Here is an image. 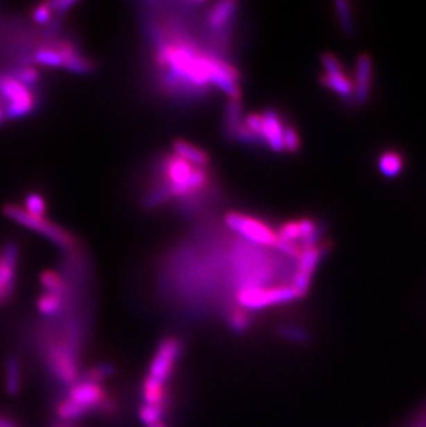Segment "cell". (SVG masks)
I'll return each instance as SVG.
<instances>
[{
  "mask_svg": "<svg viewBox=\"0 0 426 427\" xmlns=\"http://www.w3.org/2000/svg\"><path fill=\"white\" fill-rule=\"evenodd\" d=\"M298 299L299 296L291 284L270 288H248L237 293V304L246 313L285 304Z\"/></svg>",
  "mask_w": 426,
  "mask_h": 427,
  "instance_id": "6da1fadb",
  "label": "cell"
},
{
  "mask_svg": "<svg viewBox=\"0 0 426 427\" xmlns=\"http://www.w3.org/2000/svg\"><path fill=\"white\" fill-rule=\"evenodd\" d=\"M182 354H183L182 340L178 338H167L158 345L157 351L150 363L146 378L167 387V385L175 375Z\"/></svg>",
  "mask_w": 426,
  "mask_h": 427,
  "instance_id": "7a4b0ae2",
  "label": "cell"
},
{
  "mask_svg": "<svg viewBox=\"0 0 426 427\" xmlns=\"http://www.w3.org/2000/svg\"><path fill=\"white\" fill-rule=\"evenodd\" d=\"M224 224L231 231H234L235 234L241 235L244 239L255 245L273 246L278 238L277 234L269 225L244 214L235 212L225 214Z\"/></svg>",
  "mask_w": 426,
  "mask_h": 427,
  "instance_id": "3957f363",
  "label": "cell"
},
{
  "mask_svg": "<svg viewBox=\"0 0 426 427\" xmlns=\"http://www.w3.org/2000/svg\"><path fill=\"white\" fill-rule=\"evenodd\" d=\"M3 214H6L8 218L17 221L18 224L47 236L50 241H53L54 243H57L61 247H71L72 243H74L72 236L67 231L60 228L58 225H54V224L46 221L44 218L32 217V216L26 214L24 209H21L15 205H6L3 208Z\"/></svg>",
  "mask_w": 426,
  "mask_h": 427,
  "instance_id": "277c9868",
  "label": "cell"
},
{
  "mask_svg": "<svg viewBox=\"0 0 426 427\" xmlns=\"http://www.w3.org/2000/svg\"><path fill=\"white\" fill-rule=\"evenodd\" d=\"M0 93L8 100L6 116L19 118L31 112L35 107L32 93L15 78H0Z\"/></svg>",
  "mask_w": 426,
  "mask_h": 427,
  "instance_id": "5b68a950",
  "label": "cell"
},
{
  "mask_svg": "<svg viewBox=\"0 0 426 427\" xmlns=\"http://www.w3.org/2000/svg\"><path fill=\"white\" fill-rule=\"evenodd\" d=\"M321 64L325 69L321 83L336 93L342 100H353V82L343 73L342 65L334 54H324Z\"/></svg>",
  "mask_w": 426,
  "mask_h": 427,
  "instance_id": "8992f818",
  "label": "cell"
},
{
  "mask_svg": "<svg viewBox=\"0 0 426 427\" xmlns=\"http://www.w3.org/2000/svg\"><path fill=\"white\" fill-rule=\"evenodd\" d=\"M373 85V60L368 54H360L356 61V72L353 82V103L356 105H366Z\"/></svg>",
  "mask_w": 426,
  "mask_h": 427,
  "instance_id": "52a82bcc",
  "label": "cell"
},
{
  "mask_svg": "<svg viewBox=\"0 0 426 427\" xmlns=\"http://www.w3.org/2000/svg\"><path fill=\"white\" fill-rule=\"evenodd\" d=\"M17 257L18 249L14 243H7L0 253V303L7 300L12 293Z\"/></svg>",
  "mask_w": 426,
  "mask_h": 427,
  "instance_id": "ba28073f",
  "label": "cell"
},
{
  "mask_svg": "<svg viewBox=\"0 0 426 427\" xmlns=\"http://www.w3.org/2000/svg\"><path fill=\"white\" fill-rule=\"evenodd\" d=\"M263 121V132H262V139L263 141L274 151V152H281L284 151V144H282V137H284V130L285 128L281 123V119L275 111H266L262 115Z\"/></svg>",
  "mask_w": 426,
  "mask_h": 427,
  "instance_id": "9c48e42d",
  "label": "cell"
},
{
  "mask_svg": "<svg viewBox=\"0 0 426 427\" xmlns=\"http://www.w3.org/2000/svg\"><path fill=\"white\" fill-rule=\"evenodd\" d=\"M327 249H328V245L321 243V245H317L314 247L302 250V253L298 259L295 272H299V274H303V275H307V277H313V272L316 271L317 265L320 264V261H321L323 256L325 254Z\"/></svg>",
  "mask_w": 426,
  "mask_h": 427,
  "instance_id": "30bf717a",
  "label": "cell"
},
{
  "mask_svg": "<svg viewBox=\"0 0 426 427\" xmlns=\"http://www.w3.org/2000/svg\"><path fill=\"white\" fill-rule=\"evenodd\" d=\"M173 150L176 152V157L182 158L183 161L189 162L190 165H197V168H205L210 164V157L203 150L197 148L196 146L178 140L173 144Z\"/></svg>",
  "mask_w": 426,
  "mask_h": 427,
  "instance_id": "8fae6325",
  "label": "cell"
},
{
  "mask_svg": "<svg viewBox=\"0 0 426 427\" xmlns=\"http://www.w3.org/2000/svg\"><path fill=\"white\" fill-rule=\"evenodd\" d=\"M89 415L90 414L85 408L76 406L75 403L69 401L68 399L60 400L56 406V417L62 425L69 426V424L76 422V421H82Z\"/></svg>",
  "mask_w": 426,
  "mask_h": 427,
  "instance_id": "7c38bea8",
  "label": "cell"
},
{
  "mask_svg": "<svg viewBox=\"0 0 426 427\" xmlns=\"http://www.w3.org/2000/svg\"><path fill=\"white\" fill-rule=\"evenodd\" d=\"M4 385L10 396H17L21 389V367L15 357H7L4 363Z\"/></svg>",
  "mask_w": 426,
  "mask_h": 427,
  "instance_id": "4fadbf2b",
  "label": "cell"
},
{
  "mask_svg": "<svg viewBox=\"0 0 426 427\" xmlns=\"http://www.w3.org/2000/svg\"><path fill=\"white\" fill-rule=\"evenodd\" d=\"M403 165L404 164H403L402 155L398 154V152H393V151L382 154V157L378 161L380 172L388 179L398 177L403 171Z\"/></svg>",
  "mask_w": 426,
  "mask_h": 427,
  "instance_id": "5bb4252c",
  "label": "cell"
},
{
  "mask_svg": "<svg viewBox=\"0 0 426 427\" xmlns=\"http://www.w3.org/2000/svg\"><path fill=\"white\" fill-rule=\"evenodd\" d=\"M235 7H237V3H234V1H220V3H217L213 7L212 11L210 12V17H208L210 25L214 29L223 28L230 21V18L232 17Z\"/></svg>",
  "mask_w": 426,
  "mask_h": 427,
  "instance_id": "9a60e30c",
  "label": "cell"
},
{
  "mask_svg": "<svg viewBox=\"0 0 426 427\" xmlns=\"http://www.w3.org/2000/svg\"><path fill=\"white\" fill-rule=\"evenodd\" d=\"M335 10H336L338 22H339V26H341L343 35L353 36L355 31H356V24H355L350 3L345 1V0H338V1H335Z\"/></svg>",
  "mask_w": 426,
  "mask_h": 427,
  "instance_id": "2e32d148",
  "label": "cell"
},
{
  "mask_svg": "<svg viewBox=\"0 0 426 427\" xmlns=\"http://www.w3.org/2000/svg\"><path fill=\"white\" fill-rule=\"evenodd\" d=\"M225 322L235 333H245L250 326V317L241 308H231L225 314Z\"/></svg>",
  "mask_w": 426,
  "mask_h": 427,
  "instance_id": "e0dca14e",
  "label": "cell"
},
{
  "mask_svg": "<svg viewBox=\"0 0 426 427\" xmlns=\"http://www.w3.org/2000/svg\"><path fill=\"white\" fill-rule=\"evenodd\" d=\"M60 54L62 55L64 67L67 69H69L71 72H75V73H87V72H90V69H92L90 64L85 58L78 55L72 49L67 47L62 51H60Z\"/></svg>",
  "mask_w": 426,
  "mask_h": 427,
  "instance_id": "ac0fdd59",
  "label": "cell"
},
{
  "mask_svg": "<svg viewBox=\"0 0 426 427\" xmlns=\"http://www.w3.org/2000/svg\"><path fill=\"white\" fill-rule=\"evenodd\" d=\"M278 335L296 345H307L312 342V335L306 329L296 325H281L278 328Z\"/></svg>",
  "mask_w": 426,
  "mask_h": 427,
  "instance_id": "d6986e66",
  "label": "cell"
},
{
  "mask_svg": "<svg viewBox=\"0 0 426 427\" xmlns=\"http://www.w3.org/2000/svg\"><path fill=\"white\" fill-rule=\"evenodd\" d=\"M167 412L168 411L162 408L143 404L139 410V419L142 421L143 425H146V427L158 426V425H162V421L167 417Z\"/></svg>",
  "mask_w": 426,
  "mask_h": 427,
  "instance_id": "ffe728a7",
  "label": "cell"
},
{
  "mask_svg": "<svg viewBox=\"0 0 426 427\" xmlns=\"http://www.w3.org/2000/svg\"><path fill=\"white\" fill-rule=\"evenodd\" d=\"M36 307L39 310L40 314L46 315V317H53L56 314H58L62 308V297L57 296V295H51V293H46L43 295L37 303Z\"/></svg>",
  "mask_w": 426,
  "mask_h": 427,
  "instance_id": "44dd1931",
  "label": "cell"
},
{
  "mask_svg": "<svg viewBox=\"0 0 426 427\" xmlns=\"http://www.w3.org/2000/svg\"><path fill=\"white\" fill-rule=\"evenodd\" d=\"M115 375V367L112 364H100L96 367H90L86 372L80 374V379L90 381L94 383H103L105 379Z\"/></svg>",
  "mask_w": 426,
  "mask_h": 427,
  "instance_id": "7402d4cb",
  "label": "cell"
},
{
  "mask_svg": "<svg viewBox=\"0 0 426 427\" xmlns=\"http://www.w3.org/2000/svg\"><path fill=\"white\" fill-rule=\"evenodd\" d=\"M40 282L43 285V288L47 290V293H51V295H57V296H64L65 295V285L64 282L61 281V278L51 272V271H46L42 274L40 277Z\"/></svg>",
  "mask_w": 426,
  "mask_h": 427,
  "instance_id": "603a6c76",
  "label": "cell"
},
{
  "mask_svg": "<svg viewBox=\"0 0 426 427\" xmlns=\"http://www.w3.org/2000/svg\"><path fill=\"white\" fill-rule=\"evenodd\" d=\"M277 236L284 241L295 242L298 243L299 241L302 242L303 234H302V227H300V220L299 221H288L282 224L277 232Z\"/></svg>",
  "mask_w": 426,
  "mask_h": 427,
  "instance_id": "cb8c5ba5",
  "label": "cell"
},
{
  "mask_svg": "<svg viewBox=\"0 0 426 427\" xmlns=\"http://www.w3.org/2000/svg\"><path fill=\"white\" fill-rule=\"evenodd\" d=\"M25 212L36 217V218H43L46 214V202L39 194H29L25 200Z\"/></svg>",
  "mask_w": 426,
  "mask_h": 427,
  "instance_id": "d4e9b609",
  "label": "cell"
},
{
  "mask_svg": "<svg viewBox=\"0 0 426 427\" xmlns=\"http://www.w3.org/2000/svg\"><path fill=\"white\" fill-rule=\"evenodd\" d=\"M35 60L37 64L44 65V67H64L62 55L60 54V51H54L49 49L39 50L35 54Z\"/></svg>",
  "mask_w": 426,
  "mask_h": 427,
  "instance_id": "484cf974",
  "label": "cell"
},
{
  "mask_svg": "<svg viewBox=\"0 0 426 427\" xmlns=\"http://www.w3.org/2000/svg\"><path fill=\"white\" fill-rule=\"evenodd\" d=\"M282 144H284V150L288 152H296L299 150L300 139L293 128H285Z\"/></svg>",
  "mask_w": 426,
  "mask_h": 427,
  "instance_id": "4316f807",
  "label": "cell"
},
{
  "mask_svg": "<svg viewBox=\"0 0 426 427\" xmlns=\"http://www.w3.org/2000/svg\"><path fill=\"white\" fill-rule=\"evenodd\" d=\"M245 128L255 134L260 141H263L262 139V132H263V121H262V115H256V114H250L246 116L245 119Z\"/></svg>",
  "mask_w": 426,
  "mask_h": 427,
  "instance_id": "83f0119b",
  "label": "cell"
},
{
  "mask_svg": "<svg viewBox=\"0 0 426 427\" xmlns=\"http://www.w3.org/2000/svg\"><path fill=\"white\" fill-rule=\"evenodd\" d=\"M15 79H17L22 86H25V87L28 89V87L35 86V83H36L37 79H39V73H37L36 69L28 67V68H24L22 71H19Z\"/></svg>",
  "mask_w": 426,
  "mask_h": 427,
  "instance_id": "f1b7e54d",
  "label": "cell"
},
{
  "mask_svg": "<svg viewBox=\"0 0 426 427\" xmlns=\"http://www.w3.org/2000/svg\"><path fill=\"white\" fill-rule=\"evenodd\" d=\"M51 15V8L49 4H40L33 10V19L37 24H46L49 22Z\"/></svg>",
  "mask_w": 426,
  "mask_h": 427,
  "instance_id": "f546056e",
  "label": "cell"
},
{
  "mask_svg": "<svg viewBox=\"0 0 426 427\" xmlns=\"http://www.w3.org/2000/svg\"><path fill=\"white\" fill-rule=\"evenodd\" d=\"M76 1L75 0H65V1H54V3H50V8L51 11H57L58 14H64L67 12L72 6H75Z\"/></svg>",
  "mask_w": 426,
  "mask_h": 427,
  "instance_id": "4dcf8cb0",
  "label": "cell"
},
{
  "mask_svg": "<svg viewBox=\"0 0 426 427\" xmlns=\"http://www.w3.org/2000/svg\"><path fill=\"white\" fill-rule=\"evenodd\" d=\"M411 427H426V408L424 412H421V415L413 422Z\"/></svg>",
  "mask_w": 426,
  "mask_h": 427,
  "instance_id": "1f68e13d",
  "label": "cell"
},
{
  "mask_svg": "<svg viewBox=\"0 0 426 427\" xmlns=\"http://www.w3.org/2000/svg\"><path fill=\"white\" fill-rule=\"evenodd\" d=\"M0 427H18L17 424L8 418H0Z\"/></svg>",
  "mask_w": 426,
  "mask_h": 427,
  "instance_id": "d6a6232c",
  "label": "cell"
},
{
  "mask_svg": "<svg viewBox=\"0 0 426 427\" xmlns=\"http://www.w3.org/2000/svg\"><path fill=\"white\" fill-rule=\"evenodd\" d=\"M1 119H3V111L0 110V122H1Z\"/></svg>",
  "mask_w": 426,
  "mask_h": 427,
  "instance_id": "836d02e7",
  "label": "cell"
},
{
  "mask_svg": "<svg viewBox=\"0 0 426 427\" xmlns=\"http://www.w3.org/2000/svg\"><path fill=\"white\" fill-rule=\"evenodd\" d=\"M57 427H71V426H68V425H60V426H57Z\"/></svg>",
  "mask_w": 426,
  "mask_h": 427,
  "instance_id": "e575fe53",
  "label": "cell"
},
{
  "mask_svg": "<svg viewBox=\"0 0 426 427\" xmlns=\"http://www.w3.org/2000/svg\"><path fill=\"white\" fill-rule=\"evenodd\" d=\"M153 427H165L164 425H158V426H153Z\"/></svg>",
  "mask_w": 426,
  "mask_h": 427,
  "instance_id": "d590c367",
  "label": "cell"
}]
</instances>
